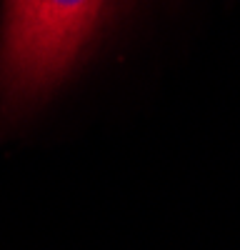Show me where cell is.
Returning a JSON list of instances; mask_svg holds the SVG:
<instances>
[{"mask_svg": "<svg viewBox=\"0 0 240 250\" xmlns=\"http://www.w3.org/2000/svg\"><path fill=\"white\" fill-rule=\"evenodd\" d=\"M113 0H8L0 43V108L18 113L80 60Z\"/></svg>", "mask_w": 240, "mask_h": 250, "instance_id": "cell-1", "label": "cell"}]
</instances>
